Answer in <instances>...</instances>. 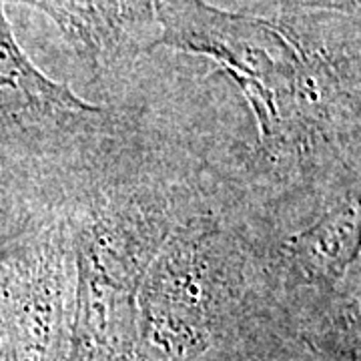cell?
<instances>
[{
    "label": "cell",
    "instance_id": "1",
    "mask_svg": "<svg viewBox=\"0 0 361 361\" xmlns=\"http://www.w3.org/2000/svg\"><path fill=\"white\" fill-rule=\"evenodd\" d=\"M153 49L191 52L219 66L243 92L271 159L307 157L331 133L357 130L360 68H341L305 25L203 0H153Z\"/></svg>",
    "mask_w": 361,
    "mask_h": 361
},
{
    "label": "cell",
    "instance_id": "2",
    "mask_svg": "<svg viewBox=\"0 0 361 361\" xmlns=\"http://www.w3.org/2000/svg\"><path fill=\"white\" fill-rule=\"evenodd\" d=\"M233 259L211 221L169 233L141 283L133 361H227L251 348L229 327Z\"/></svg>",
    "mask_w": 361,
    "mask_h": 361
},
{
    "label": "cell",
    "instance_id": "3",
    "mask_svg": "<svg viewBox=\"0 0 361 361\" xmlns=\"http://www.w3.org/2000/svg\"><path fill=\"white\" fill-rule=\"evenodd\" d=\"M59 237L0 269V361H65L75 291Z\"/></svg>",
    "mask_w": 361,
    "mask_h": 361
},
{
    "label": "cell",
    "instance_id": "4",
    "mask_svg": "<svg viewBox=\"0 0 361 361\" xmlns=\"http://www.w3.org/2000/svg\"><path fill=\"white\" fill-rule=\"evenodd\" d=\"M59 26L78 59L101 75L145 51L142 35L157 23L145 18V0H18ZM157 39V37H155Z\"/></svg>",
    "mask_w": 361,
    "mask_h": 361
},
{
    "label": "cell",
    "instance_id": "5",
    "mask_svg": "<svg viewBox=\"0 0 361 361\" xmlns=\"http://www.w3.org/2000/svg\"><path fill=\"white\" fill-rule=\"evenodd\" d=\"M90 115H99V106L85 103L32 65L14 39L0 0V127Z\"/></svg>",
    "mask_w": 361,
    "mask_h": 361
},
{
    "label": "cell",
    "instance_id": "6",
    "mask_svg": "<svg viewBox=\"0 0 361 361\" xmlns=\"http://www.w3.org/2000/svg\"><path fill=\"white\" fill-rule=\"evenodd\" d=\"M360 255V199L348 197L311 227L291 237L287 257L305 283L336 285Z\"/></svg>",
    "mask_w": 361,
    "mask_h": 361
}]
</instances>
